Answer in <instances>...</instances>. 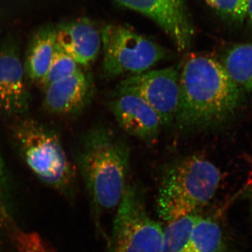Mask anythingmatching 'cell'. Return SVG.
I'll return each instance as SVG.
<instances>
[{
	"instance_id": "6da1fadb",
	"label": "cell",
	"mask_w": 252,
	"mask_h": 252,
	"mask_svg": "<svg viewBox=\"0 0 252 252\" xmlns=\"http://www.w3.org/2000/svg\"><path fill=\"white\" fill-rule=\"evenodd\" d=\"M180 87L175 124L185 132L206 128L229 117L243 95L221 62L205 54H189L181 63Z\"/></svg>"
},
{
	"instance_id": "7a4b0ae2",
	"label": "cell",
	"mask_w": 252,
	"mask_h": 252,
	"mask_svg": "<svg viewBox=\"0 0 252 252\" xmlns=\"http://www.w3.org/2000/svg\"><path fill=\"white\" fill-rule=\"evenodd\" d=\"M128 143L105 126H95L81 137L76 159L94 215L119 205L130 171Z\"/></svg>"
},
{
	"instance_id": "3957f363",
	"label": "cell",
	"mask_w": 252,
	"mask_h": 252,
	"mask_svg": "<svg viewBox=\"0 0 252 252\" xmlns=\"http://www.w3.org/2000/svg\"><path fill=\"white\" fill-rule=\"evenodd\" d=\"M220 181L218 167L197 155L180 158L162 172L157 207L167 223L195 215L216 193Z\"/></svg>"
},
{
	"instance_id": "277c9868",
	"label": "cell",
	"mask_w": 252,
	"mask_h": 252,
	"mask_svg": "<svg viewBox=\"0 0 252 252\" xmlns=\"http://www.w3.org/2000/svg\"><path fill=\"white\" fill-rule=\"evenodd\" d=\"M11 135L18 152L39 180L61 193H73L75 171L54 131L26 117L15 121Z\"/></svg>"
},
{
	"instance_id": "5b68a950",
	"label": "cell",
	"mask_w": 252,
	"mask_h": 252,
	"mask_svg": "<svg viewBox=\"0 0 252 252\" xmlns=\"http://www.w3.org/2000/svg\"><path fill=\"white\" fill-rule=\"evenodd\" d=\"M142 189L127 184L106 252H162L164 229L149 216Z\"/></svg>"
},
{
	"instance_id": "8992f818",
	"label": "cell",
	"mask_w": 252,
	"mask_h": 252,
	"mask_svg": "<svg viewBox=\"0 0 252 252\" xmlns=\"http://www.w3.org/2000/svg\"><path fill=\"white\" fill-rule=\"evenodd\" d=\"M102 72L108 79L147 72L166 59L167 51L130 28L108 25L102 31Z\"/></svg>"
},
{
	"instance_id": "52a82bcc",
	"label": "cell",
	"mask_w": 252,
	"mask_h": 252,
	"mask_svg": "<svg viewBox=\"0 0 252 252\" xmlns=\"http://www.w3.org/2000/svg\"><path fill=\"white\" fill-rule=\"evenodd\" d=\"M180 64L126 78L116 94H130L143 99L157 113L162 126L175 123L180 104Z\"/></svg>"
},
{
	"instance_id": "ba28073f",
	"label": "cell",
	"mask_w": 252,
	"mask_h": 252,
	"mask_svg": "<svg viewBox=\"0 0 252 252\" xmlns=\"http://www.w3.org/2000/svg\"><path fill=\"white\" fill-rule=\"evenodd\" d=\"M19 51L13 38L0 44V115L15 120L28 117L31 103Z\"/></svg>"
},
{
	"instance_id": "9c48e42d",
	"label": "cell",
	"mask_w": 252,
	"mask_h": 252,
	"mask_svg": "<svg viewBox=\"0 0 252 252\" xmlns=\"http://www.w3.org/2000/svg\"><path fill=\"white\" fill-rule=\"evenodd\" d=\"M220 225L209 217L195 215L167 223L162 252H221Z\"/></svg>"
},
{
	"instance_id": "30bf717a",
	"label": "cell",
	"mask_w": 252,
	"mask_h": 252,
	"mask_svg": "<svg viewBox=\"0 0 252 252\" xmlns=\"http://www.w3.org/2000/svg\"><path fill=\"white\" fill-rule=\"evenodd\" d=\"M157 23L180 51L190 47L193 36L185 0H117Z\"/></svg>"
},
{
	"instance_id": "8fae6325",
	"label": "cell",
	"mask_w": 252,
	"mask_h": 252,
	"mask_svg": "<svg viewBox=\"0 0 252 252\" xmlns=\"http://www.w3.org/2000/svg\"><path fill=\"white\" fill-rule=\"evenodd\" d=\"M109 108L128 135L147 143L157 140L162 127L157 113L143 99L130 94H116Z\"/></svg>"
},
{
	"instance_id": "7c38bea8",
	"label": "cell",
	"mask_w": 252,
	"mask_h": 252,
	"mask_svg": "<svg viewBox=\"0 0 252 252\" xmlns=\"http://www.w3.org/2000/svg\"><path fill=\"white\" fill-rule=\"evenodd\" d=\"M44 107L55 115H75L90 104L94 94V79L90 73L79 69L70 77L44 89Z\"/></svg>"
},
{
	"instance_id": "4fadbf2b",
	"label": "cell",
	"mask_w": 252,
	"mask_h": 252,
	"mask_svg": "<svg viewBox=\"0 0 252 252\" xmlns=\"http://www.w3.org/2000/svg\"><path fill=\"white\" fill-rule=\"evenodd\" d=\"M56 43L79 66L89 67L102 47V32L86 18L56 26Z\"/></svg>"
},
{
	"instance_id": "5bb4252c",
	"label": "cell",
	"mask_w": 252,
	"mask_h": 252,
	"mask_svg": "<svg viewBox=\"0 0 252 252\" xmlns=\"http://www.w3.org/2000/svg\"><path fill=\"white\" fill-rule=\"evenodd\" d=\"M56 48V26L44 24L32 34L26 50L25 72L27 79L38 84L49 70Z\"/></svg>"
},
{
	"instance_id": "9a60e30c",
	"label": "cell",
	"mask_w": 252,
	"mask_h": 252,
	"mask_svg": "<svg viewBox=\"0 0 252 252\" xmlns=\"http://www.w3.org/2000/svg\"><path fill=\"white\" fill-rule=\"evenodd\" d=\"M220 62L242 91L252 93V43L231 46Z\"/></svg>"
},
{
	"instance_id": "2e32d148",
	"label": "cell",
	"mask_w": 252,
	"mask_h": 252,
	"mask_svg": "<svg viewBox=\"0 0 252 252\" xmlns=\"http://www.w3.org/2000/svg\"><path fill=\"white\" fill-rule=\"evenodd\" d=\"M80 69L81 68L77 62L56 45V43L54 57L51 65L45 77L39 86L44 90L51 84L70 77Z\"/></svg>"
},
{
	"instance_id": "e0dca14e",
	"label": "cell",
	"mask_w": 252,
	"mask_h": 252,
	"mask_svg": "<svg viewBox=\"0 0 252 252\" xmlns=\"http://www.w3.org/2000/svg\"><path fill=\"white\" fill-rule=\"evenodd\" d=\"M207 4L219 16L235 24L247 20L249 0H205Z\"/></svg>"
},
{
	"instance_id": "ac0fdd59",
	"label": "cell",
	"mask_w": 252,
	"mask_h": 252,
	"mask_svg": "<svg viewBox=\"0 0 252 252\" xmlns=\"http://www.w3.org/2000/svg\"><path fill=\"white\" fill-rule=\"evenodd\" d=\"M15 240L18 252H54L35 232H18Z\"/></svg>"
},
{
	"instance_id": "d6986e66",
	"label": "cell",
	"mask_w": 252,
	"mask_h": 252,
	"mask_svg": "<svg viewBox=\"0 0 252 252\" xmlns=\"http://www.w3.org/2000/svg\"><path fill=\"white\" fill-rule=\"evenodd\" d=\"M5 173L4 163H3L2 158L0 155V198H1V194H2L3 189L4 187Z\"/></svg>"
},
{
	"instance_id": "ffe728a7",
	"label": "cell",
	"mask_w": 252,
	"mask_h": 252,
	"mask_svg": "<svg viewBox=\"0 0 252 252\" xmlns=\"http://www.w3.org/2000/svg\"><path fill=\"white\" fill-rule=\"evenodd\" d=\"M246 21H248L249 25L252 28V0L248 1V16H247Z\"/></svg>"
},
{
	"instance_id": "44dd1931",
	"label": "cell",
	"mask_w": 252,
	"mask_h": 252,
	"mask_svg": "<svg viewBox=\"0 0 252 252\" xmlns=\"http://www.w3.org/2000/svg\"><path fill=\"white\" fill-rule=\"evenodd\" d=\"M249 196H250V200L252 203V190L250 192V194H249Z\"/></svg>"
}]
</instances>
